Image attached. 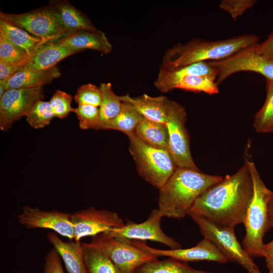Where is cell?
<instances>
[{
	"mask_svg": "<svg viewBox=\"0 0 273 273\" xmlns=\"http://www.w3.org/2000/svg\"><path fill=\"white\" fill-rule=\"evenodd\" d=\"M253 194L249 160L234 174L227 175L204 191L190 211L219 226L235 229L243 223Z\"/></svg>",
	"mask_w": 273,
	"mask_h": 273,
	"instance_id": "cell-1",
	"label": "cell"
},
{
	"mask_svg": "<svg viewBox=\"0 0 273 273\" xmlns=\"http://www.w3.org/2000/svg\"><path fill=\"white\" fill-rule=\"evenodd\" d=\"M256 45L245 48L223 60L209 62L217 71V85L233 74L241 71L256 72L265 76L266 79L273 80V59L257 53Z\"/></svg>",
	"mask_w": 273,
	"mask_h": 273,
	"instance_id": "cell-10",
	"label": "cell"
},
{
	"mask_svg": "<svg viewBox=\"0 0 273 273\" xmlns=\"http://www.w3.org/2000/svg\"><path fill=\"white\" fill-rule=\"evenodd\" d=\"M47 239L63 259L68 273H88L80 241H63L54 232H48Z\"/></svg>",
	"mask_w": 273,
	"mask_h": 273,
	"instance_id": "cell-20",
	"label": "cell"
},
{
	"mask_svg": "<svg viewBox=\"0 0 273 273\" xmlns=\"http://www.w3.org/2000/svg\"><path fill=\"white\" fill-rule=\"evenodd\" d=\"M89 243L105 254L122 273H132L139 266L158 258L125 239L109 237L104 233L93 237Z\"/></svg>",
	"mask_w": 273,
	"mask_h": 273,
	"instance_id": "cell-7",
	"label": "cell"
},
{
	"mask_svg": "<svg viewBox=\"0 0 273 273\" xmlns=\"http://www.w3.org/2000/svg\"><path fill=\"white\" fill-rule=\"evenodd\" d=\"M71 220L74 229V240L76 241L125 224L123 219L116 212L105 209H97L93 206L72 213Z\"/></svg>",
	"mask_w": 273,
	"mask_h": 273,
	"instance_id": "cell-12",
	"label": "cell"
},
{
	"mask_svg": "<svg viewBox=\"0 0 273 273\" xmlns=\"http://www.w3.org/2000/svg\"><path fill=\"white\" fill-rule=\"evenodd\" d=\"M0 34L31 56L42 45L53 41L33 36L1 18Z\"/></svg>",
	"mask_w": 273,
	"mask_h": 273,
	"instance_id": "cell-22",
	"label": "cell"
},
{
	"mask_svg": "<svg viewBox=\"0 0 273 273\" xmlns=\"http://www.w3.org/2000/svg\"><path fill=\"white\" fill-rule=\"evenodd\" d=\"M195 75L217 77V71L208 61L197 62L171 69H160L154 85L161 92L167 93L175 89L176 85L184 77Z\"/></svg>",
	"mask_w": 273,
	"mask_h": 273,
	"instance_id": "cell-16",
	"label": "cell"
},
{
	"mask_svg": "<svg viewBox=\"0 0 273 273\" xmlns=\"http://www.w3.org/2000/svg\"><path fill=\"white\" fill-rule=\"evenodd\" d=\"M162 217L158 209H154L147 220L142 223L128 221L123 226L113 229L104 234L109 237L153 241L167 245L171 249L181 248L180 243L163 232L161 227Z\"/></svg>",
	"mask_w": 273,
	"mask_h": 273,
	"instance_id": "cell-11",
	"label": "cell"
},
{
	"mask_svg": "<svg viewBox=\"0 0 273 273\" xmlns=\"http://www.w3.org/2000/svg\"><path fill=\"white\" fill-rule=\"evenodd\" d=\"M31 57L0 34L1 61L24 66Z\"/></svg>",
	"mask_w": 273,
	"mask_h": 273,
	"instance_id": "cell-32",
	"label": "cell"
},
{
	"mask_svg": "<svg viewBox=\"0 0 273 273\" xmlns=\"http://www.w3.org/2000/svg\"><path fill=\"white\" fill-rule=\"evenodd\" d=\"M9 89L8 81L0 80V98Z\"/></svg>",
	"mask_w": 273,
	"mask_h": 273,
	"instance_id": "cell-42",
	"label": "cell"
},
{
	"mask_svg": "<svg viewBox=\"0 0 273 273\" xmlns=\"http://www.w3.org/2000/svg\"><path fill=\"white\" fill-rule=\"evenodd\" d=\"M72 213L58 210L45 211L38 207L25 205L18 216L20 224L26 229H47L53 231L72 241L74 229Z\"/></svg>",
	"mask_w": 273,
	"mask_h": 273,
	"instance_id": "cell-14",
	"label": "cell"
},
{
	"mask_svg": "<svg viewBox=\"0 0 273 273\" xmlns=\"http://www.w3.org/2000/svg\"><path fill=\"white\" fill-rule=\"evenodd\" d=\"M122 102L132 105L144 118L166 123L170 100L166 97H151L146 94L133 98L129 95L120 96Z\"/></svg>",
	"mask_w": 273,
	"mask_h": 273,
	"instance_id": "cell-19",
	"label": "cell"
},
{
	"mask_svg": "<svg viewBox=\"0 0 273 273\" xmlns=\"http://www.w3.org/2000/svg\"><path fill=\"white\" fill-rule=\"evenodd\" d=\"M99 87L102 97L101 105L99 107L100 126L102 123L115 117L120 113L123 102L120 96L113 92L110 82L102 83Z\"/></svg>",
	"mask_w": 273,
	"mask_h": 273,
	"instance_id": "cell-28",
	"label": "cell"
},
{
	"mask_svg": "<svg viewBox=\"0 0 273 273\" xmlns=\"http://www.w3.org/2000/svg\"><path fill=\"white\" fill-rule=\"evenodd\" d=\"M61 259L54 248L49 251L44 259L43 273H64Z\"/></svg>",
	"mask_w": 273,
	"mask_h": 273,
	"instance_id": "cell-37",
	"label": "cell"
},
{
	"mask_svg": "<svg viewBox=\"0 0 273 273\" xmlns=\"http://www.w3.org/2000/svg\"><path fill=\"white\" fill-rule=\"evenodd\" d=\"M58 41L79 52L90 49L107 54L112 50V46L105 33L97 29L80 30L70 33Z\"/></svg>",
	"mask_w": 273,
	"mask_h": 273,
	"instance_id": "cell-18",
	"label": "cell"
},
{
	"mask_svg": "<svg viewBox=\"0 0 273 273\" xmlns=\"http://www.w3.org/2000/svg\"><path fill=\"white\" fill-rule=\"evenodd\" d=\"M88 273H122L103 252L89 243H82Z\"/></svg>",
	"mask_w": 273,
	"mask_h": 273,
	"instance_id": "cell-27",
	"label": "cell"
},
{
	"mask_svg": "<svg viewBox=\"0 0 273 273\" xmlns=\"http://www.w3.org/2000/svg\"><path fill=\"white\" fill-rule=\"evenodd\" d=\"M27 123L33 128H42L48 125L55 117L49 102L39 100L26 115Z\"/></svg>",
	"mask_w": 273,
	"mask_h": 273,
	"instance_id": "cell-31",
	"label": "cell"
},
{
	"mask_svg": "<svg viewBox=\"0 0 273 273\" xmlns=\"http://www.w3.org/2000/svg\"><path fill=\"white\" fill-rule=\"evenodd\" d=\"M255 50L258 54L273 59V29L265 41L256 45Z\"/></svg>",
	"mask_w": 273,
	"mask_h": 273,
	"instance_id": "cell-39",
	"label": "cell"
},
{
	"mask_svg": "<svg viewBox=\"0 0 273 273\" xmlns=\"http://www.w3.org/2000/svg\"><path fill=\"white\" fill-rule=\"evenodd\" d=\"M267 226L268 230L273 228V196L267 204Z\"/></svg>",
	"mask_w": 273,
	"mask_h": 273,
	"instance_id": "cell-41",
	"label": "cell"
},
{
	"mask_svg": "<svg viewBox=\"0 0 273 273\" xmlns=\"http://www.w3.org/2000/svg\"><path fill=\"white\" fill-rule=\"evenodd\" d=\"M49 6L67 34L80 30L97 29L82 12L67 1H51Z\"/></svg>",
	"mask_w": 273,
	"mask_h": 273,
	"instance_id": "cell-21",
	"label": "cell"
},
{
	"mask_svg": "<svg viewBox=\"0 0 273 273\" xmlns=\"http://www.w3.org/2000/svg\"><path fill=\"white\" fill-rule=\"evenodd\" d=\"M44 98L42 87L9 88L0 98V128L10 129L13 123L26 116L33 105Z\"/></svg>",
	"mask_w": 273,
	"mask_h": 273,
	"instance_id": "cell-13",
	"label": "cell"
},
{
	"mask_svg": "<svg viewBox=\"0 0 273 273\" xmlns=\"http://www.w3.org/2000/svg\"><path fill=\"white\" fill-rule=\"evenodd\" d=\"M78 52H79L60 44L58 40L50 41L40 47L21 70L46 71L56 66L65 58Z\"/></svg>",
	"mask_w": 273,
	"mask_h": 273,
	"instance_id": "cell-17",
	"label": "cell"
},
{
	"mask_svg": "<svg viewBox=\"0 0 273 273\" xmlns=\"http://www.w3.org/2000/svg\"><path fill=\"white\" fill-rule=\"evenodd\" d=\"M19 273H20V272H19Z\"/></svg>",
	"mask_w": 273,
	"mask_h": 273,
	"instance_id": "cell-43",
	"label": "cell"
},
{
	"mask_svg": "<svg viewBox=\"0 0 273 273\" xmlns=\"http://www.w3.org/2000/svg\"><path fill=\"white\" fill-rule=\"evenodd\" d=\"M253 126L258 132H273V80L266 79V97L255 116Z\"/></svg>",
	"mask_w": 273,
	"mask_h": 273,
	"instance_id": "cell-29",
	"label": "cell"
},
{
	"mask_svg": "<svg viewBox=\"0 0 273 273\" xmlns=\"http://www.w3.org/2000/svg\"><path fill=\"white\" fill-rule=\"evenodd\" d=\"M223 177L188 168H177L159 189L158 209L163 217L180 219L188 214L196 200Z\"/></svg>",
	"mask_w": 273,
	"mask_h": 273,
	"instance_id": "cell-2",
	"label": "cell"
},
{
	"mask_svg": "<svg viewBox=\"0 0 273 273\" xmlns=\"http://www.w3.org/2000/svg\"><path fill=\"white\" fill-rule=\"evenodd\" d=\"M129 150L139 174L159 190L166 183L177 168L169 152L154 148L136 137L134 133L127 134Z\"/></svg>",
	"mask_w": 273,
	"mask_h": 273,
	"instance_id": "cell-5",
	"label": "cell"
},
{
	"mask_svg": "<svg viewBox=\"0 0 273 273\" xmlns=\"http://www.w3.org/2000/svg\"><path fill=\"white\" fill-rule=\"evenodd\" d=\"M259 40L257 35L242 34L221 40L194 38L185 43H178L165 51L160 69H171L210 60H221L258 44Z\"/></svg>",
	"mask_w": 273,
	"mask_h": 273,
	"instance_id": "cell-3",
	"label": "cell"
},
{
	"mask_svg": "<svg viewBox=\"0 0 273 273\" xmlns=\"http://www.w3.org/2000/svg\"><path fill=\"white\" fill-rule=\"evenodd\" d=\"M102 93L100 87L87 83L79 87L74 96L78 105H88L99 107L102 103Z\"/></svg>",
	"mask_w": 273,
	"mask_h": 273,
	"instance_id": "cell-35",
	"label": "cell"
},
{
	"mask_svg": "<svg viewBox=\"0 0 273 273\" xmlns=\"http://www.w3.org/2000/svg\"><path fill=\"white\" fill-rule=\"evenodd\" d=\"M82 129H99L100 124V109L88 105H78L74 112Z\"/></svg>",
	"mask_w": 273,
	"mask_h": 273,
	"instance_id": "cell-33",
	"label": "cell"
},
{
	"mask_svg": "<svg viewBox=\"0 0 273 273\" xmlns=\"http://www.w3.org/2000/svg\"><path fill=\"white\" fill-rule=\"evenodd\" d=\"M132 273H220L198 270L186 262L169 258L163 260L158 258L146 262L136 268Z\"/></svg>",
	"mask_w": 273,
	"mask_h": 273,
	"instance_id": "cell-26",
	"label": "cell"
},
{
	"mask_svg": "<svg viewBox=\"0 0 273 273\" xmlns=\"http://www.w3.org/2000/svg\"><path fill=\"white\" fill-rule=\"evenodd\" d=\"M253 194L243 224L245 235L242 246L251 257H263V239L268 230L267 204L273 192L265 186L254 162L249 160Z\"/></svg>",
	"mask_w": 273,
	"mask_h": 273,
	"instance_id": "cell-4",
	"label": "cell"
},
{
	"mask_svg": "<svg viewBox=\"0 0 273 273\" xmlns=\"http://www.w3.org/2000/svg\"><path fill=\"white\" fill-rule=\"evenodd\" d=\"M72 99L71 95L60 89L56 90L49 101L55 117L64 119L70 112H74L75 108L71 106Z\"/></svg>",
	"mask_w": 273,
	"mask_h": 273,
	"instance_id": "cell-34",
	"label": "cell"
},
{
	"mask_svg": "<svg viewBox=\"0 0 273 273\" xmlns=\"http://www.w3.org/2000/svg\"><path fill=\"white\" fill-rule=\"evenodd\" d=\"M0 18L33 36L51 41L57 40L67 34L49 6L21 14L1 11Z\"/></svg>",
	"mask_w": 273,
	"mask_h": 273,
	"instance_id": "cell-8",
	"label": "cell"
},
{
	"mask_svg": "<svg viewBox=\"0 0 273 273\" xmlns=\"http://www.w3.org/2000/svg\"><path fill=\"white\" fill-rule=\"evenodd\" d=\"M188 215L197 224L204 238L215 244L230 261L241 265L248 273H261L252 257L238 241L235 229L217 225L192 211H190Z\"/></svg>",
	"mask_w": 273,
	"mask_h": 273,
	"instance_id": "cell-6",
	"label": "cell"
},
{
	"mask_svg": "<svg viewBox=\"0 0 273 273\" xmlns=\"http://www.w3.org/2000/svg\"><path fill=\"white\" fill-rule=\"evenodd\" d=\"M216 77L206 75H189L184 77L176 85L179 88L193 92H203L209 95L218 94Z\"/></svg>",
	"mask_w": 273,
	"mask_h": 273,
	"instance_id": "cell-30",
	"label": "cell"
},
{
	"mask_svg": "<svg viewBox=\"0 0 273 273\" xmlns=\"http://www.w3.org/2000/svg\"><path fill=\"white\" fill-rule=\"evenodd\" d=\"M126 240L133 246L158 257H167L184 262L207 260L225 263L230 261L215 244L205 238L190 248L169 250L152 248L144 241Z\"/></svg>",
	"mask_w": 273,
	"mask_h": 273,
	"instance_id": "cell-15",
	"label": "cell"
},
{
	"mask_svg": "<svg viewBox=\"0 0 273 273\" xmlns=\"http://www.w3.org/2000/svg\"><path fill=\"white\" fill-rule=\"evenodd\" d=\"M122 102L120 113L115 117L102 123L99 130H116L126 135L134 132L136 126L144 117L132 105Z\"/></svg>",
	"mask_w": 273,
	"mask_h": 273,
	"instance_id": "cell-25",
	"label": "cell"
},
{
	"mask_svg": "<svg viewBox=\"0 0 273 273\" xmlns=\"http://www.w3.org/2000/svg\"><path fill=\"white\" fill-rule=\"evenodd\" d=\"M134 134L146 144L154 148L168 151L169 135L166 123L152 121L144 117L136 126Z\"/></svg>",
	"mask_w": 273,
	"mask_h": 273,
	"instance_id": "cell-23",
	"label": "cell"
},
{
	"mask_svg": "<svg viewBox=\"0 0 273 273\" xmlns=\"http://www.w3.org/2000/svg\"><path fill=\"white\" fill-rule=\"evenodd\" d=\"M186 118L185 108L171 100L166 123L169 135L168 151L177 168L199 170L191 153L189 136L185 124Z\"/></svg>",
	"mask_w": 273,
	"mask_h": 273,
	"instance_id": "cell-9",
	"label": "cell"
},
{
	"mask_svg": "<svg viewBox=\"0 0 273 273\" xmlns=\"http://www.w3.org/2000/svg\"><path fill=\"white\" fill-rule=\"evenodd\" d=\"M263 257L265 258L269 273H273V240L264 244Z\"/></svg>",
	"mask_w": 273,
	"mask_h": 273,
	"instance_id": "cell-40",
	"label": "cell"
},
{
	"mask_svg": "<svg viewBox=\"0 0 273 273\" xmlns=\"http://www.w3.org/2000/svg\"><path fill=\"white\" fill-rule=\"evenodd\" d=\"M254 0H223L219 8L228 12L232 18L236 20L245 11L256 3Z\"/></svg>",
	"mask_w": 273,
	"mask_h": 273,
	"instance_id": "cell-36",
	"label": "cell"
},
{
	"mask_svg": "<svg viewBox=\"0 0 273 273\" xmlns=\"http://www.w3.org/2000/svg\"><path fill=\"white\" fill-rule=\"evenodd\" d=\"M23 67V65L0 61V80L8 81L15 74L21 71Z\"/></svg>",
	"mask_w": 273,
	"mask_h": 273,
	"instance_id": "cell-38",
	"label": "cell"
},
{
	"mask_svg": "<svg viewBox=\"0 0 273 273\" xmlns=\"http://www.w3.org/2000/svg\"><path fill=\"white\" fill-rule=\"evenodd\" d=\"M61 75L59 68L55 66L43 71L21 70L8 80L9 88L41 87Z\"/></svg>",
	"mask_w": 273,
	"mask_h": 273,
	"instance_id": "cell-24",
	"label": "cell"
}]
</instances>
